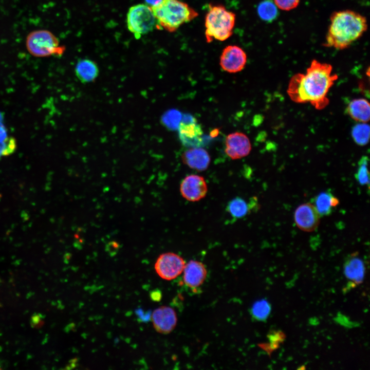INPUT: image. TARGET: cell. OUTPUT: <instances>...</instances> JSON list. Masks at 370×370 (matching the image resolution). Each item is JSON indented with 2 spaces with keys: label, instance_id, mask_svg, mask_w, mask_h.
Listing matches in <instances>:
<instances>
[{
  "label": "cell",
  "instance_id": "obj_1",
  "mask_svg": "<svg viewBox=\"0 0 370 370\" xmlns=\"http://www.w3.org/2000/svg\"><path fill=\"white\" fill-rule=\"evenodd\" d=\"M332 66L313 60L305 73H297L291 78L287 89L294 102L309 103L317 109L324 108L329 103V90L338 79L332 73Z\"/></svg>",
  "mask_w": 370,
  "mask_h": 370
},
{
  "label": "cell",
  "instance_id": "obj_2",
  "mask_svg": "<svg viewBox=\"0 0 370 370\" xmlns=\"http://www.w3.org/2000/svg\"><path fill=\"white\" fill-rule=\"evenodd\" d=\"M367 29L366 18L351 10L334 12L323 45L338 50L349 47L359 39Z\"/></svg>",
  "mask_w": 370,
  "mask_h": 370
},
{
  "label": "cell",
  "instance_id": "obj_3",
  "mask_svg": "<svg viewBox=\"0 0 370 370\" xmlns=\"http://www.w3.org/2000/svg\"><path fill=\"white\" fill-rule=\"evenodd\" d=\"M151 8L156 20V27L170 32L175 31L198 15L188 4L179 0H162Z\"/></svg>",
  "mask_w": 370,
  "mask_h": 370
},
{
  "label": "cell",
  "instance_id": "obj_4",
  "mask_svg": "<svg viewBox=\"0 0 370 370\" xmlns=\"http://www.w3.org/2000/svg\"><path fill=\"white\" fill-rule=\"evenodd\" d=\"M236 15L221 5H209L205 18L206 41H224L233 34Z\"/></svg>",
  "mask_w": 370,
  "mask_h": 370
},
{
  "label": "cell",
  "instance_id": "obj_5",
  "mask_svg": "<svg viewBox=\"0 0 370 370\" xmlns=\"http://www.w3.org/2000/svg\"><path fill=\"white\" fill-rule=\"evenodd\" d=\"M25 44L28 52L38 58L61 55L65 50V46L60 45L57 36L46 29L30 32L26 37Z\"/></svg>",
  "mask_w": 370,
  "mask_h": 370
},
{
  "label": "cell",
  "instance_id": "obj_6",
  "mask_svg": "<svg viewBox=\"0 0 370 370\" xmlns=\"http://www.w3.org/2000/svg\"><path fill=\"white\" fill-rule=\"evenodd\" d=\"M126 18L128 29L136 39L156 27V20L152 9L147 5L139 4L132 6Z\"/></svg>",
  "mask_w": 370,
  "mask_h": 370
},
{
  "label": "cell",
  "instance_id": "obj_7",
  "mask_svg": "<svg viewBox=\"0 0 370 370\" xmlns=\"http://www.w3.org/2000/svg\"><path fill=\"white\" fill-rule=\"evenodd\" d=\"M179 139L187 147H201L203 144V131L196 119L192 115L182 116L178 128Z\"/></svg>",
  "mask_w": 370,
  "mask_h": 370
},
{
  "label": "cell",
  "instance_id": "obj_8",
  "mask_svg": "<svg viewBox=\"0 0 370 370\" xmlns=\"http://www.w3.org/2000/svg\"><path fill=\"white\" fill-rule=\"evenodd\" d=\"M186 263L182 257L173 252L160 254L154 265L157 274L162 279L172 280L179 275L184 269Z\"/></svg>",
  "mask_w": 370,
  "mask_h": 370
},
{
  "label": "cell",
  "instance_id": "obj_9",
  "mask_svg": "<svg viewBox=\"0 0 370 370\" xmlns=\"http://www.w3.org/2000/svg\"><path fill=\"white\" fill-rule=\"evenodd\" d=\"M247 60L246 53L242 48L236 45H228L222 51L219 64L224 71L236 73L244 68Z\"/></svg>",
  "mask_w": 370,
  "mask_h": 370
},
{
  "label": "cell",
  "instance_id": "obj_10",
  "mask_svg": "<svg viewBox=\"0 0 370 370\" xmlns=\"http://www.w3.org/2000/svg\"><path fill=\"white\" fill-rule=\"evenodd\" d=\"M208 191L206 181L200 175L192 174L181 181L180 191L182 196L190 201H197L205 197Z\"/></svg>",
  "mask_w": 370,
  "mask_h": 370
},
{
  "label": "cell",
  "instance_id": "obj_11",
  "mask_svg": "<svg viewBox=\"0 0 370 370\" xmlns=\"http://www.w3.org/2000/svg\"><path fill=\"white\" fill-rule=\"evenodd\" d=\"M251 150V144L248 136L241 132L229 134L225 140V151L232 159H238L247 156Z\"/></svg>",
  "mask_w": 370,
  "mask_h": 370
},
{
  "label": "cell",
  "instance_id": "obj_12",
  "mask_svg": "<svg viewBox=\"0 0 370 370\" xmlns=\"http://www.w3.org/2000/svg\"><path fill=\"white\" fill-rule=\"evenodd\" d=\"M320 215L310 203L300 205L295 210L294 219L298 227L306 232H312L318 227Z\"/></svg>",
  "mask_w": 370,
  "mask_h": 370
},
{
  "label": "cell",
  "instance_id": "obj_13",
  "mask_svg": "<svg viewBox=\"0 0 370 370\" xmlns=\"http://www.w3.org/2000/svg\"><path fill=\"white\" fill-rule=\"evenodd\" d=\"M151 320L156 331L162 334H168L175 328L177 318L175 311L172 308L162 306L153 311Z\"/></svg>",
  "mask_w": 370,
  "mask_h": 370
},
{
  "label": "cell",
  "instance_id": "obj_14",
  "mask_svg": "<svg viewBox=\"0 0 370 370\" xmlns=\"http://www.w3.org/2000/svg\"><path fill=\"white\" fill-rule=\"evenodd\" d=\"M365 267L362 260L357 252L350 254L344 264V273L346 278L349 280L351 287L361 284L363 281Z\"/></svg>",
  "mask_w": 370,
  "mask_h": 370
},
{
  "label": "cell",
  "instance_id": "obj_15",
  "mask_svg": "<svg viewBox=\"0 0 370 370\" xmlns=\"http://www.w3.org/2000/svg\"><path fill=\"white\" fill-rule=\"evenodd\" d=\"M183 272L184 284L192 288L200 286L207 276V269L201 262L191 260L185 265Z\"/></svg>",
  "mask_w": 370,
  "mask_h": 370
},
{
  "label": "cell",
  "instance_id": "obj_16",
  "mask_svg": "<svg viewBox=\"0 0 370 370\" xmlns=\"http://www.w3.org/2000/svg\"><path fill=\"white\" fill-rule=\"evenodd\" d=\"M181 158L189 167L199 171L206 170L210 162L209 153L200 147H190L184 152Z\"/></svg>",
  "mask_w": 370,
  "mask_h": 370
},
{
  "label": "cell",
  "instance_id": "obj_17",
  "mask_svg": "<svg viewBox=\"0 0 370 370\" xmlns=\"http://www.w3.org/2000/svg\"><path fill=\"white\" fill-rule=\"evenodd\" d=\"M75 73L82 83H90L97 78L99 75V68L94 61L88 59H83L78 61L75 67Z\"/></svg>",
  "mask_w": 370,
  "mask_h": 370
},
{
  "label": "cell",
  "instance_id": "obj_18",
  "mask_svg": "<svg viewBox=\"0 0 370 370\" xmlns=\"http://www.w3.org/2000/svg\"><path fill=\"white\" fill-rule=\"evenodd\" d=\"M346 112L352 119L360 123H366L369 120V104L365 99H355L351 101L346 108Z\"/></svg>",
  "mask_w": 370,
  "mask_h": 370
},
{
  "label": "cell",
  "instance_id": "obj_19",
  "mask_svg": "<svg viewBox=\"0 0 370 370\" xmlns=\"http://www.w3.org/2000/svg\"><path fill=\"white\" fill-rule=\"evenodd\" d=\"M339 203L338 199L330 192H323L316 197L314 207L320 216H326L332 212L333 208Z\"/></svg>",
  "mask_w": 370,
  "mask_h": 370
},
{
  "label": "cell",
  "instance_id": "obj_20",
  "mask_svg": "<svg viewBox=\"0 0 370 370\" xmlns=\"http://www.w3.org/2000/svg\"><path fill=\"white\" fill-rule=\"evenodd\" d=\"M257 14L261 20L271 22L278 17V8L273 0H264L261 2L257 8Z\"/></svg>",
  "mask_w": 370,
  "mask_h": 370
},
{
  "label": "cell",
  "instance_id": "obj_21",
  "mask_svg": "<svg viewBox=\"0 0 370 370\" xmlns=\"http://www.w3.org/2000/svg\"><path fill=\"white\" fill-rule=\"evenodd\" d=\"M227 210L233 218H240L247 214L249 207L243 199L236 197L229 202Z\"/></svg>",
  "mask_w": 370,
  "mask_h": 370
},
{
  "label": "cell",
  "instance_id": "obj_22",
  "mask_svg": "<svg viewBox=\"0 0 370 370\" xmlns=\"http://www.w3.org/2000/svg\"><path fill=\"white\" fill-rule=\"evenodd\" d=\"M369 126L366 123H360L352 128L351 136L355 142L358 145H365L369 138Z\"/></svg>",
  "mask_w": 370,
  "mask_h": 370
},
{
  "label": "cell",
  "instance_id": "obj_23",
  "mask_svg": "<svg viewBox=\"0 0 370 370\" xmlns=\"http://www.w3.org/2000/svg\"><path fill=\"white\" fill-rule=\"evenodd\" d=\"M271 305L266 300L262 299L256 301L251 308V313L253 317L258 321H265L271 312Z\"/></svg>",
  "mask_w": 370,
  "mask_h": 370
},
{
  "label": "cell",
  "instance_id": "obj_24",
  "mask_svg": "<svg viewBox=\"0 0 370 370\" xmlns=\"http://www.w3.org/2000/svg\"><path fill=\"white\" fill-rule=\"evenodd\" d=\"M368 162V158L366 156L361 157L358 162V168L355 174V177L360 185H366L369 188V179Z\"/></svg>",
  "mask_w": 370,
  "mask_h": 370
},
{
  "label": "cell",
  "instance_id": "obj_25",
  "mask_svg": "<svg viewBox=\"0 0 370 370\" xmlns=\"http://www.w3.org/2000/svg\"><path fill=\"white\" fill-rule=\"evenodd\" d=\"M181 113L176 109L166 112L162 117V122L170 130H175L178 128L182 118Z\"/></svg>",
  "mask_w": 370,
  "mask_h": 370
},
{
  "label": "cell",
  "instance_id": "obj_26",
  "mask_svg": "<svg viewBox=\"0 0 370 370\" xmlns=\"http://www.w3.org/2000/svg\"><path fill=\"white\" fill-rule=\"evenodd\" d=\"M16 141L11 136L6 137L0 141V159L12 154L16 150Z\"/></svg>",
  "mask_w": 370,
  "mask_h": 370
},
{
  "label": "cell",
  "instance_id": "obj_27",
  "mask_svg": "<svg viewBox=\"0 0 370 370\" xmlns=\"http://www.w3.org/2000/svg\"><path fill=\"white\" fill-rule=\"evenodd\" d=\"M278 9L283 11H290L297 8L300 0H273Z\"/></svg>",
  "mask_w": 370,
  "mask_h": 370
},
{
  "label": "cell",
  "instance_id": "obj_28",
  "mask_svg": "<svg viewBox=\"0 0 370 370\" xmlns=\"http://www.w3.org/2000/svg\"><path fill=\"white\" fill-rule=\"evenodd\" d=\"M268 338L270 341V345L271 346V351L272 349H276L279 346V345L282 342L285 338L284 334L280 331H273L270 332L268 335Z\"/></svg>",
  "mask_w": 370,
  "mask_h": 370
},
{
  "label": "cell",
  "instance_id": "obj_29",
  "mask_svg": "<svg viewBox=\"0 0 370 370\" xmlns=\"http://www.w3.org/2000/svg\"><path fill=\"white\" fill-rule=\"evenodd\" d=\"M161 292L156 290L153 291L151 293V298L152 300L155 301H160L161 299Z\"/></svg>",
  "mask_w": 370,
  "mask_h": 370
},
{
  "label": "cell",
  "instance_id": "obj_30",
  "mask_svg": "<svg viewBox=\"0 0 370 370\" xmlns=\"http://www.w3.org/2000/svg\"><path fill=\"white\" fill-rule=\"evenodd\" d=\"M162 0H145V2L150 7H154L159 4Z\"/></svg>",
  "mask_w": 370,
  "mask_h": 370
}]
</instances>
